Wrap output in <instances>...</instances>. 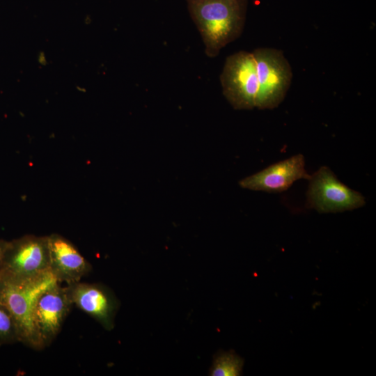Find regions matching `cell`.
Segmentation results:
<instances>
[{
	"label": "cell",
	"instance_id": "cell-1",
	"mask_svg": "<svg viewBox=\"0 0 376 376\" xmlns=\"http://www.w3.org/2000/svg\"><path fill=\"white\" fill-rule=\"evenodd\" d=\"M189 15L210 58L219 55L242 33L248 0H186Z\"/></svg>",
	"mask_w": 376,
	"mask_h": 376
},
{
	"label": "cell",
	"instance_id": "cell-2",
	"mask_svg": "<svg viewBox=\"0 0 376 376\" xmlns=\"http://www.w3.org/2000/svg\"><path fill=\"white\" fill-rule=\"evenodd\" d=\"M57 283L60 282L51 272L24 280L1 278L0 301L15 321L19 342L34 350L42 349L33 320L36 301L42 292Z\"/></svg>",
	"mask_w": 376,
	"mask_h": 376
},
{
	"label": "cell",
	"instance_id": "cell-3",
	"mask_svg": "<svg viewBox=\"0 0 376 376\" xmlns=\"http://www.w3.org/2000/svg\"><path fill=\"white\" fill-rule=\"evenodd\" d=\"M252 54L258 83L256 108L274 109L283 101L290 87L291 65L281 49L258 47Z\"/></svg>",
	"mask_w": 376,
	"mask_h": 376
},
{
	"label": "cell",
	"instance_id": "cell-4",
	"mask_svg": "<svg viewBox=\"0 0 376 376\" xmlns=\"http://www.w3.org/2000/svg\"><path fill=\"white\" fill-rule=\"evenodd\" d=\"M48 272H50L48 235H26L8 241L3 257L1 278L24 280Z\"/></svg>",
	"mask_w": 376,
	"mask_h": 376
},
{
	"label": "cell",
	"instance_id": "cell-5",
	"mask_svg": "<svg viewBox=\"0 0 376 376\" xmlns=\"http://www.w3.org/2000/svg\"><path fill=\"white\" fill-rule=\"evenodd\" d=\"M306 207L320 213L353 210L366 205L365 197L340 181L326 166L311 175Z\"/></svg>",
	"mask_w": 376,
	"mask_h": 376
},
{
	"label": "cell",
	"instance_id": "cell-6",
	"mask_svg": "<svg viewBox=\"0 0 376 376\" xmlns=\"http://www.w3.org/2000/svg\"><path fill=\"white\" fill-rule=\"evenodd\" d=\"M220 83L222 93L237 110L256 108L258 83L252 52L239 51L225 61Z\"/></svg>",
	"mask_w": 376,
	"mask_h": 376
},
{
	"label": "cell",
	"instance_id": "cell-7",
	"mask_svg": "<svg viewBox=\"0 0 376 376\" xmlns=\"http://www.w3.org/2000/svg\"><path fill=\"white\" fill-rule=\"evenodd\" d=\"M72 306L66 286L57 283L38 297L33 312V325L42 348L59 334Z\"/></svg>",
	"mask_w": 376,
	"mask_h": 376
},
{
	"label": "cell",
	"instance_id": "cell-8",
	"mask_svg": "<svg viewBox=\"0 0 376 376\" xmlns=\"http://www.w3.org/2000/svg\"><path fill=\"white\" fill-rule=\"evenodd\" d=\"M72 305L96 320L105 329L114 327V318L119 302L106 286L80 281L66 285Z\"/></svg>",
	"mask_w": 376,
	"mask_h": 376
},
{
	"label": "cell",
	"instance_id": "cell-9",
	"mask_svg": "<svg viewBox=\"0 0 376 376\" xmlns=\"http://www.w3.org/2000/svg\"><path fill=\"white\" fill-rule=\"evenodd\" d=\"M310 177L305 169L304 155L297 154L242 179L239 185L253 191L281 193L289 189L295 181L308 180Z\"/></svg>",
	"mask_w": 376,
	"mask_h": 376
},
{
	"label": "cell",
	"instance_id": "cell-10",
	"mask_svg": "<svg viewBox=\"0 0 376 376\" xmlns=\"http://www.w3.org/2000/svg\"><path fill=\"white\" fill-rule=\"evenodd\" d=\"M49 269L61 283H77L92 269L91 264L68 239L58 233L48 235Z\"/></svg>",
	"mask_w": 376,
	"mask_h": 376
},
{
	"label": "cell",
	"instance_id": "cell-11",
	"mask_svg": "<svg viewBox=\"0 0 376 376\" xmlns=\"http://www.w3.org/2000/svg\"><path fill=\"white\" fill-rule=\"evenodd\" d=\"M244 360L234 352L217 354L210 370L212 376H237L242 373Z\"/></svg>",
	"mask_w": 376,
	"mask_h": 376
},
{
	"label": "cell",
	"instance_id": "cell-12",
	"mask_svg": "<svg viewBox=\"0 0 376 376\" xmlns=\"http://www.w3.org/2000/svg\"><path fill=\"white\" fill-rule=\"evenodd\" d=\"M19 342L15 321L6 306L0 301V345Z\"/></svg>",
	"mask_w": 376,
	"mask_h": 376
},
{
	"label": "cell",
	"instance_id": "cell-13",
	"mask_svg": "<svg viewBox=\"0 0 376 376\" xmlns=\"http://www.w3.org/2000/svg\"><path fill=\"white\" fill-rule=\"evenodd\" d=\"M8 244V241L0 239V280L1 276L3 257Z\"/></svg>",
	"mask_w": 376,
	"mask_h": 376
}]
</instances>
